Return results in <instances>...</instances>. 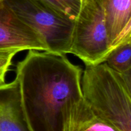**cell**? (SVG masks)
<instances>
[{"mask_svg":"<svg viewBox=\"0 0 131 131\" xmlns=\"http://www.w3.org/2000/svg\"><path fill=\"white\" fill-rule=\"evenodd\" d=\"M110 52L125 41L131 21V0H103Z\"/></svg>","mask_w":131,"mask_h":131,"instance_id":"cell-7","label":"cell"},{"mask_svg":"<svg viewBox=\"0 0 131 131\" xmlns=\"http://www.w3.org/2000/svg\"><path fill=\"white\" fill-rule=\"evenodd\" d=\"M3 0H0V3L3 2Z\"/></svg>","mask_w":131,"mask_h":131,"instance_id":"cell-15","label":"cell"},{"mask_svg":"<svg viewBox=\"0 0 131 131\" xmlns=\"http://www.w3.org/2000/svg\"><path fill=\"white\" fill-rule=\"evenodd\" d=\"M83 69L64 54L29 50L15 78L31 131H63L68 109L83 97Z\"/></svg>","mask_w":131,"mask_h":131,"instance_id":"cell-1","label":"cell"},{"mask_svg":"<svg viewBox=\"0 0 131 131\" xmlns=\"http://www.w3.org/2000/svg\"><path fill=\"white\" fill-rule=\"evenodd\" d=\"M63 131H117L107 122L97 116L84 97L70 104Z\"/></svg>","mask_w":131,"mask_h":131,"instance_id":"cell-8","label":"cell"},{"mask_svg":"<svg viewBox=\"0 0 131 131\" xmlns=\"http://www.w3.org/2000/svg\"><path fill=\"white\" fill-rule=\"evenodd\" d=\"M110 53L104 1L89 0L74 20L70 54L86 66H94L104 63Z\"/></svg>","mask_w":131,"mask_h":131,"instance_id":"cell-4","label":"cell"},{"mask_svg":"<svg viewBox=\"0 0 131 131\" xmlns=\"http://www.w3.org/2000/svg\"><path fill=\"white\" fill-rule=\"evenodd\" d=\"M130 38H131V35H130Z\"/></svg>","mask_w":131,"mask_h":131,"instance_id":"cell-16","label":"cell"},{"mask_svg":"<svg viewBox=\"0 0 131 131\" xmlns=\"http://www.w3.org/2000/svg\"><path fill=\"white\" fill-rule=\"evenodd\" d=\"M88 1H89V0H81V1L82 5H83L84 3H86Z\"/></svg>","mask_w":131,"mask_h":131,"instance_id":"cell-14","label":"cell"},{"mask_svg":"<svg viewBox=\"0 0 131 131\" xmlns=\"http://www.w3.org/2000/svg\"><path fill=\"white\" fill-rule=\"evenodd\" d=\"M104 63L119 74L125 73L131 69V38L114 49Z\"/></svg>","mask_w":131,"mask_h":131,"instance_id":"cell-9","label":"cell"},{"mask_svg":"<svg viewBox=\"0 0 131 131\" xmlns=\"http://www.w3.org/2000/svg\"><path fill=\"white\" fill-rule=\"evenodd\" d=\"M83 97L95 113L117 131H131V95L121 74L105 63L86 66Z\"/></svg>","mask_w":131,"mask_h":131,"instance_id":"cell-2","label":"cell"},{"mask_svg":"<svg viewBox=\"0 0 131 131\" xmlns=\"http://www.w3.org/2000/svg\"><path fill=\"white\" fill-rule=\"evenodd\" d=\"M0 50L48 51L43 37L0 3Z\"/></svg>","mask_w":131,"mask_h":131,"instance_id":"cell-5","label":"cell"},{"mask_svg":"<svg viewBox=\"0 0 131 131\" xmlns=\"http://www.w3.org/2000/svg\"><path fill=\"white\" fill-rule=\"evenodd\" d=\"M130 35H131V21H130V24H129V28H128V29H127V31L126 37H125L126 39H127V38H130Z\"/></svg>","mask_w":131,"mask_h":131,"instance_id":"cell-13","label":"cell"},{"mask_svg":"<svg viewBox=\"0 0 131 131\" xmlns=\"http://www.w3.org/2000/svg\"><path fill=\"white\" fill-rule=\"evenodd\" d=\"M0 131H31L23 111L16 79L0 89Z\"/></svg>","mask_w":131,"mask_h":131,"instance_id":"cell-6","label":"cell"},{"mask_svg":"<svg viewBox=\"0 0 131 131\" xmlns=\"http://www.w3.org/2000/svg\"><path fill=\"white\" fill-rule=\"evenodd\" d=\"M120 74H121L122 77L125 83V85H126L127 88L129 90L131 95V69L127 71L126 72Z\"/></svg>","mask_w":131,"mask_h":131,"instance_id":"cell-12","label":"cell"},{"mask_svg":"<svg viewBox=\"0 0 131 131\" xmlns=\"http://www.w3.org/2000/svg\"><path fill=\"white\" fill-rule=\"evenodd\" d=\"M17 53L15 51L0 50V89L8 84L6 80V74L10 71L13 58Z\"/></svg>","mask_w":131,"mask_h":131,"instance_id":"cell-11","label":"cell"},{"mask_svg":"<svg viewBox=\"0 0 131 131\" xmlns=\"http://www.w3.org/2000/svg\"><path fill=\"white\" fill-rule=\"evenodd\" d=\"M3 3L22 21L43 37L49 52L70 54L74 20L42 0H3Z\"/></svg>","mask_w":131,"mask_h":131,"instance_id":"cell-3","label":"cell"},{"mask_svg":"<svg viewBox=\"0 0 131 131\" xmlns=\"http://www.w3.org/2000/svg\"><path fill=\"white\" fill-rule=\"evenodd\" d=\"M58 12L75 20L81 11V0H42Z\"/></svg>","mask_w":131,"mask_h":131,"instance_id":"cell-10","label":"cell"}]
</instances>
